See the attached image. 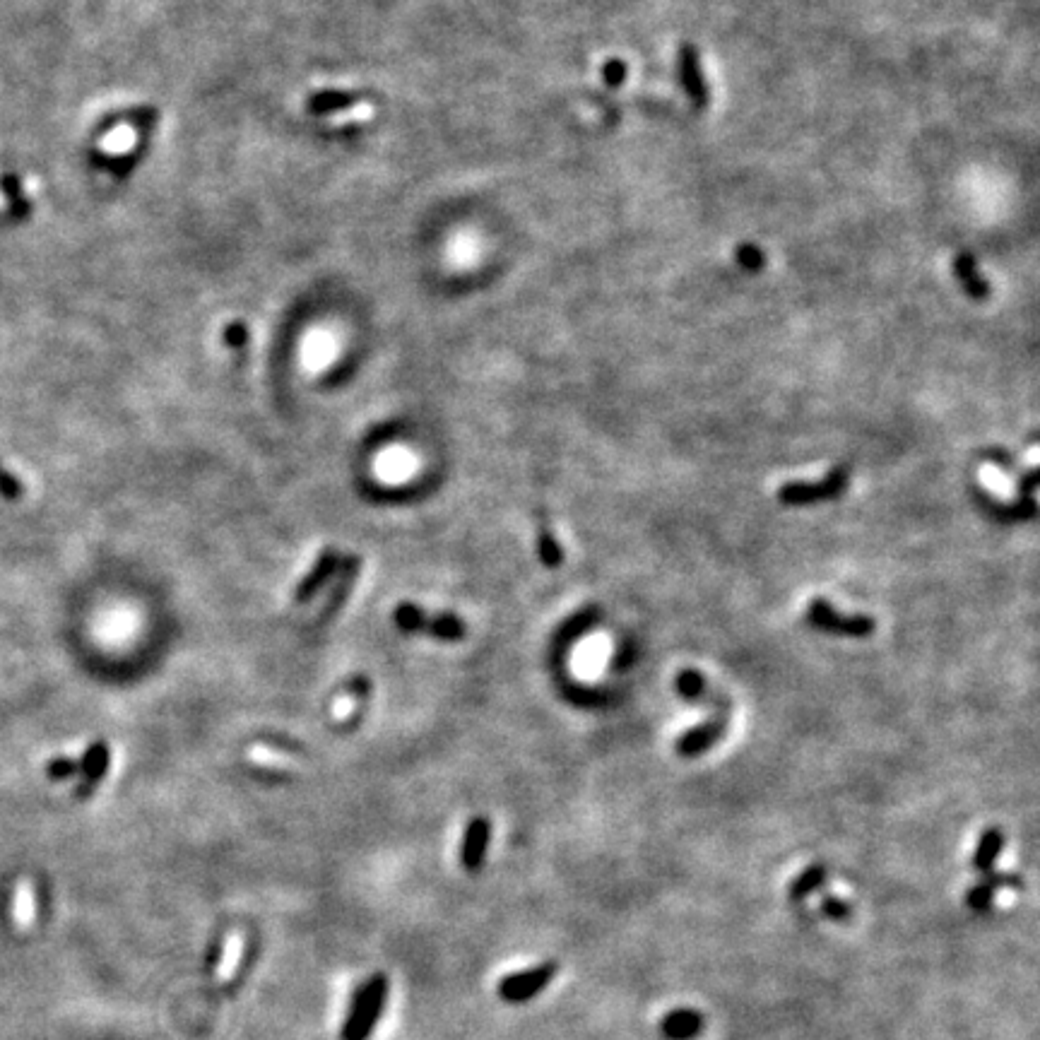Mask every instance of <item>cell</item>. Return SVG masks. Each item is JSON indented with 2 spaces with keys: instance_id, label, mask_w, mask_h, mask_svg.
Returning <instances> with one entry per match:
<instances>
[{
  "instance_id": "1",
  "label": "cell",
  "mask_w": 1040,
  "mask_h": 1040,
  "mask_svg": "<svg viewBox=\"0 0 1040 1040\" xmlns=\"http://www.w3.org/2000/svg\"><path fill=\"white\" fill-rule=\"evenodd\" d=\"M388 978L386 975H371L366 983L359 985V990L354 992L350 1014H347L345 1024H342V1040H369L371 1033L381 1019L383 1009L388 1002Z\"/></svg>"
},
{
  "instance_id": "9",
  "label": "cell",
  "mask_w": 1040,
  "mask_h": 1040,
  "mask_svg": "<svg viewBox=\"0 0 1040 1040\" xmlns=\"http://www.w3.org/2000/svg\"><path fill=\"white\" fill-rule=\"evenodd\" d=\"M338 564H340V554L335 552V549H323L321 557H318V561H316V566H313V569L306 573L304 578H301L297 590H294V602H297V605H304V602L316 598L318 590H321L323 585L333 578V573L338 571Z\"/></svg>"
},
{
  "instance_id": "2",
  "label": "cell",
  "mask_w": 1040,
  "mask_h": 1040,
  "mask_svg": "<svg viewBox=\"0 0 1040 1040\" xmlns=\"http://www.w3.org/2000/svg\"><path fill=\"white\" fill-rule=\"evenodd\" d=\"M393 619L400 631H407V634H419V631L424 634L427 631V634L439 638V641H463L465 634H468V626L455 614H429L419 610L417 605H410V602L400 605Z\"/></svg>"
},
{
  "instance_id": "26",
  "label": "cell",
  "mask_w": 1040,
  "mask_h": 1040,
  "mask_svg": "<svg viewBox=\"0 0 1040 1040\" xmlns=\"http://www.w3.org/2000/svg\"><path fill=\"white\" fill-rule=\"evenodd\" d=\"M248 340H251V333H248V325L244 321L227 323V328H224V342H227V347H232V350H244Z\"/></svg>"
},
{
  "instance_id": "24",
  "label": "cell",
  "mask_w": 1040,
  "mask_h": 1040,
  "mask_svg": "<svg viewBox=\"0 0 1040 1040\" xmlns=\"http://www.w3.org/2000/svg\"><path fill=\"white\" fill-rule=\"evenodd\" d=\"M626 75H629V68H626L622 58H610V61L602 65V78H605V85L612 87V90L624 85Z\"/></svg>"
},
{
  "instance_id": "14",
  "label": "cell",
  "mask_w": 1040,
  "mask_h": 1040,
  "mask_svg": "<svg viewBox=\"0 0 1040 1040\" xmlns=\"http://www.w3.org/2000/svg\"><path fill=\"white\" fill-rule=\"evenodd\" d=\"M1012 884V889H1021L1019 879L1016 877H1009V874H985L983 879H980L978 884L973 886V889H968L966 894V906L971 910H978V913H983V910H990L992 901H995V894L997 891L1002 889V886Z\"/></svg>"
},
{
  "instance_id": "16",
  "label": "cell",
  "mask_w": 1040,
  "mask_h": 1040,
  "mask_svg": "<svg viewBox=\"0 0 1040 1040\" xmlns=\"http://www.w3.org/2000/svg\"><path fill=\"white\" fill-rule=\"evenodd\" d=\"M359 94L357 92H345V90H321L316 94H311L309 99H306V111L313 116H328V114H338V111H347L352 109L354 104H359Z\"/></svg>"
},
{
  "instance_id": "29",
  "label": "cell",
  "mask_w": 1040,
  "mask_h": 1040,
  "mask_svg": "<svg viewBox=\"0 0 1040 1040\" xmlns=\"http://www.w3.org/2000/svg\"><path fill=\"white\" fill-rule=\"evenodd\" d=\"M248 773L260 780H270V783H289V780H292V776H289L287 771H282V768H273V766L251 764L248 766Z\"/></svg>"
},
{
  "instance_id": "32",
  "label": "cell",
  "mask_w": 1040,
  "mask_h": 1040,
  "mask_svg": "<svg viewBox=\"0 0 1040 1040\" xmlns=\"http://www.w3.org/2000/svg\"><path fill=\"white\" fill-rule=\"evenodd\" d=\"M8 215L13 217V220H27L29 215H32V203L29 200H20V203H13L8 208Z\"/></svg>"
},
{
  "instance_id": "13",
  "label": "cell",
  "mask_w": 1040,
  "mask_h": 1040,
  "mask_svg": "<svg viewBox=\"0 0 1040 1040\" xmlns=\"http://www.w3.org/2000/svg\"><path fill=\"white\" fill-rule=\"evenodd\" d=\"M723 730H725L723 723L694 725V728H689L675 742L677 754L684 756V759H696V756H701L703 752H708V749H711L713 744L718 742L720 737H723Z\"/></svg>"
},
{
  "instance_id": "31",
  "label": "cell",
  "mask_w": 1040,
  "mask_h": 1040,
  "mask_svg": "<svg viewBox=\"0 0 1040 1040\" xmlns=\"http://www.w3.org/2000/svg\"><path fill=\"white\" fill-rule=\"evenodd\" d=\"M0 494H3L5 499H17V496H22V484L17 482V477H13L3 468H0Z\"/></svg>"
},
{
  "instance_id": "4",
  "label": "cell",
  "mask_w": 1040,
  "mask_h": 1040,
  "mask_svg": "<svg viewBox=\"0 0 1040 1040\" xmlns=\"http://www.w3.org/2000/svg\"><path fill=\"white\" fill-rule=\"evenodd\" d=\"M557 973H559L557 961L537 963V966H533V968H525V971L511 973V975H506V978H501L499 985H496V992H499L501 1000L508 1004L530 1002L533 997L540 995V992L547 990V985L552 983L554 975Z\"/></svg>"
},
{
  "instance_id": "25",
  "label": "cell",
  "mask_w": 1040,
  "mask_h": 1040,
  "mask_svg": "<svg viewBox=\"0 0 1040 1040\" xmlns=\"http://www.w3.org/2000/svg\"><path fill=\"white\" fill-rule=\"evenodd\" d=\"M371 689H374L371 679L366 677V675H357V677H352L350 684H347V687H345V699H350L352 703L357 701L359 706H364V703L369 701Z\"/></svg>"
},
{
  "instance_id": "18",
  "label": "cell",
  "mask_w": 1040,
  "mask_h": 1040,
  "mask_svg": "<svg viewBox=\"0 0 1040 1040\" xmlns=\"http://www.w3.org/2000/svg\"><path fill=\"white\" fill-rule=\"evenodd\" d=\"M143 150H145L143 145L133 147V150L126 152V155H121V157H111V155H104V152H94L92 164L109 169L116 179H123V176H128L130 171L138 167L140 159H143Z\"/></svg>"
},
{
  "instance_id": "21",
  "label": "cell",
  "mask_w": 1040,
  "mask_h": 1040,
  "mask_svg": "<svg viewBox=\"0 0 1040 1040\" xmlns=\"http://www.w3.org/2000/svg\"><path fill=\"white\" fill-rule=\"evenodd\" d=\"M735 258L744 273H761L766 268V253L756 244H742L737 248Z\"/></svg>"
},
{
  "instance_id": "23",
  "label": "cell",
  "mask_w": 1040,
  "mask_h": 1040,
  "mask_svg": "<svg viewBox=\"0 0 1040 1040\" xmlns=\"http://www.w3.org/2000/svg\"><path fill=\"white\" fill-rule=\"evenodd\" d=\"M157 118H159L157 109H152V106H138V109H130L123 121L130 123V126H135L138 130H143V133H147L150 128H155Z\"/></svg>"
},
{
  "instance_id": "10",
  "label": "cell",
  "mask_w": 1040,
  "mask_h": 1040,
  "mask_svg": "<svg viewBox=\"0 0 1040 1040\" xmlns=\"http://www.w3.org/2000/svg\"><path fill=\"white\" fill-rule=\"evenodd\" d=\"M951 270H954L956 282H959L968 299H973V301L990 299V294H992L990 282H988V277L980 275L978 260H975L973 253L961 251L959 256L954 258V265H951Z\"/></svg>"
},
{
  "instance_id": "12",
  "label": "cell",
  "mask_w": 1040,
  "mask_h": 1040,
  "mask_svg": "<svg viewBox=\"0 0 1040 1040\" xmlns=\"http://www.w3.org/2000/svg\"><path fill=\"white\" fill-rule=\"evenodd\" d=\"M706 1028V1019L696 1009H672L660 1021V1033L667 1040H694L699 1038Z\"/></svg>"
},
{
  "instance_id": "22",
  "label": "cell",
  "mask_w": 1040,
  "mask_h": 1040,
  "mask_svg": "<svg viewBox=\"0 0 1040 1040\" xmlns=\"http://www.w3.org/2000/svg\"><path fill=\"white\" fill-rule=\"evenodd\" d=\"M821 913L826 915L829 920H836V923H843V920H848L850 915H853V906H850L848 901L841 896H824L821 898Z\"/></svg>"
},
{
  "instance_id": "27",
  "label": "cell",
  "mask_w": 1040,
  "mask_h": 1040,
  "mask_svg": "<svg viewBox=\"0 0 1040 1040\" xmlns=\"http://www.w3.org/2000/svg\"><path fill=\"white\" fill-rule=\"evenodd\" d=\"M78 773H80L78 759H53L51 764L46 766V776H49V780H65V778L78 776Z\"/></svg>"
},
{
  "instance_id": "8",
  "label": "cell",
  "mask_w": 1040,
  "mask_h": 1040,
  "mask_svg": "<svg viewBox=\"0 0 1040 1040\" xmlns=\"http://www.w3.org/2000/svg\"><path fill=\"white\" fill-rule=\"evenodd\" d=\"M489 838H492V824L489 819L477 817L472 819L465 829L463 848H460V865L468 872H477L482 867L484 858H487Z\"/></svg>"
},
{
  "instance_id": "28",
  "label": "cell",
  "mask_w": 1040,
  "mask_h": 1040,
  "mask_svg": "<svg viewBox=\"0 0 1040 1040\" xmlns=\"http://www.w3.org/2000/svg\"><path fill=\"white\" fill-rule=\"evenodd\" d=\"M0 191L5 193V198H8V203H20V200H25V186H22V179L17 174H3L0 176Z\"/></svg>"
},
{
  "instance_id": "30",
  "label": "cell",
  "mask_w": 1040,
  "mask_h": 1040,
  "mask_svg": "<svg viewBox=\"0 0 1040 1040\" xmlns=\"http://www.w3.org/2000/svg\"><path fill=\"white\" fill-rule=\"evenodd\" d=\"M258 740H260V742H263V744H268V747H280V749H289V754H301V756H306V749H304V747H301V744H299V742L289 740V737H277V735H263V737H258Z\"/></svg>"
},
{
  "instance_id": "11",
  "label": "cell",
  "mask_w": 1040,
  "mask_h": 1040,
  "mask_svg": "<svg viewBox=\"0 0 1040 1040\" xmlns=\"http://www.w3.org/2000/svg\"><path fill=\"white\" fill-rule=\"evenodd\" d=\"M338 569H340L338 583H335L333 593L328 595V602H325V607L321 610V622H328V619L333 617V614L338 612L340 607L347 602V595L352 593L354 583H357L359 571H362V557H359V554H350V557H342L340 564H338Z\"/></svg>"
},
{
  "instance_id": "6",
  "label": "cell",
  "mask_w": 1040,
  "mask_h": 1040,
  "mask_svg": "<svg viewBox=\"0 0 1040 1040\" xmlns=\"http://www.w3.org/2000/svg\"><path fill=\"white\" fill-rule=\"evenodd\" d=\"M677 70H679V82H682L689 102L694 104L696 109H706L708 102H711V92H708V82H706V78H703L701 53L694 44L679 46Z\"/></svg>"
},
{
  "instance_id": "15",
  "label": "cell",
  "mask_w": 1040,
  "mask_h": 1040,
  "mask_svg": "<svg viewBox=\"0 0 1040 1040\" xmlns=\"http://www.w3.org/2000/svg\"><path fill=\"white\" fill-rule=\"evenodd\" d=\"M1004 850V833L1002 829H997V826H990V829H985L983 833H980L978 838V845H975V853H973V870L978 874H990L992 867H995V862L1000 860Z\"/></svg>"
},
{
  "instance_id": "17",
  "label": "cell",
  "mask_w": 1040,
  "mask_h": 1040,
  "mask_svg": "<svg viewBox=\"0 0 1040 1040\" xmlns=\"http://www.w3.org/2000/svg\"><path fill=\"white\" fill-rule=\"evenodd\" d=\"M826 879H829V870H826L824 865H819V862L817 865H809L790 882L788 898L795 903L805 901V898H809L814 891H819L821 886L826 884Z\"/></svg>"
},
{
  "instance_id": "7",
  "label": "cell",
  "mask_w": 1040,
  "mask_h": 1040,
  "mask_svg": "<svg viewBox=\"0 0 1040 1040\" xmlns=\"http://www.w3.org/2000/svg\"><path fill=\"white\" fill-rule=\"evenodd\" d=\"M109 764H111L109 744L94 742L87 747L85 756L80 759L82 783L75 788V797H78V800H85V797L92 795V788H97V785L102 783L106 771H109Z\"/></svg>"
},
{
  "instance_id": "3",
  "label": "cell",
  "mask_w": 1040,
  "mask_h": 1040,
  "mask_svg": "<svg viewBox=\"0 0 1040 1040\" xmlns=\"http://www.w3.org/2000/svg\"><path fill=\"white\" fill-rule=\"evenodd\" d=\"M807 622L819 631H831V634H843L850 638H867L877 629V622L870 614H841L833 610L831 602H826L824 598H814L809 602Z\"/></svg>"
},
{
  "instance_id": "20",
  "label": "cell",
  "mask_w": 1040,
  "mask_h": 1040,
  "mask_svg": "<svg viewBox=\"0 0 1040 1040\" xmlns=\"http://www.w3.org/2000/svg\"><path fill=\"white\" fill-rule=\"evenodd\" d=\"M537 557H540V564L545 566V569H559V566L564 564V549H561L557 537L549 533V530H540V533H537Z\"/></svg>"
},
{
  "instance_id": "19",
  "label": "cell",
  "mask_w": 1040,
  "mask_h": 1040,
  "mask_svg": "<svg viewBox=\"0 0 1040 1040\" xmlns=\"http://www.w3.org/2000/svg\"><path fill=\"white\" fill-rule=\"evenodd\" d=\"M675 687L679 696L687 701H701L703 696H706V679H703L701 672L694 670V667L679 670V675L675 677Z\"/></svg>"
},
{
  "instance_id": "5",
  "label": "cell",
  "mask_w": 1040,
  "mask_h": 1040,
  "mask_svg": "<svg viewBox=\"0 0 1040 1040\" xmlns=\"http://www.w3.org/2000/svg\"><path fill=\"white\" fill-rule=\"evenodd\" d=\"M848 477V468H836L819 482H785L776 496L783 506H812L843 494V489L848 487Z\"/></svg>"
}]
</instances>
